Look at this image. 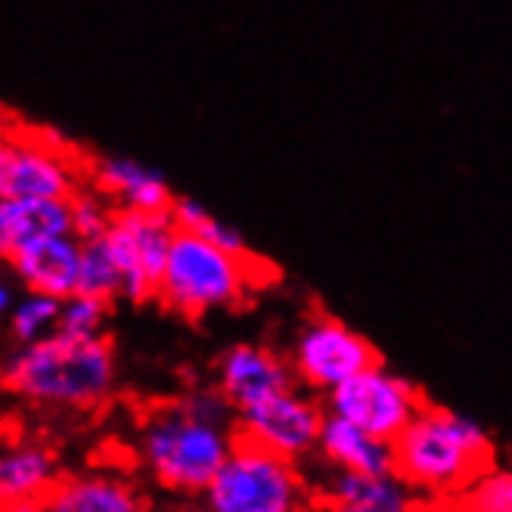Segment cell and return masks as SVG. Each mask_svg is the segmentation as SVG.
<instances>
[{"label": "cell", "instance_id": "1", "mask_svg": "<svg viewBox=\"0 0 512 512\" xmlns=\"http://www.w3.org/2000/svg\"><path fill=\"white\" fill-rule=\"evenodd\" d=\"M233 444V410L208 385L149 407L137 423L134 457L168 497L199 500Z\"/></svg>", "mask_w": 512, "mask_h": 512}, {"label": "cell", "instance_id": "2", "mask_svg": "<svg viewBox=\"0 0 512 512\" xmlns=\"http://www.w3.org/2000/svg\"><path fill=\"white\" fill-rule=\"evenodd\" d=\"M0 385L38 410L94 413L118 388V360L109 336L50 333L16 345L0 367Z\"/></svg>", "mask_w": 512, "mask_h": 512}, {"label": "cell", "instance_id": "3", "mask_svg": "<svg viewBox=\"0 0 512 512\" xmlns=\"http://www.w3.org/2000/svg\"><path fill=\"white\" fill-rule=\"evenodd\" d=\"M497 463L491 435L475 419L423 404L391 441V475L413 494L419 509L457 503L469 481Z\"/></svg>", "mask_w": 512, "mask_h": 512}, {"label": "cell", "instance_id": "4", "mask_svg": "<svg viewBox=\"0 0 512 512\" xmlns=\"http://www.w3.org/2000/svg\"><path fill=\"white\" fill-rule=\"evenodd\" d=\"M270 280L274 267L255 252H227L193 230L174 227L153 301L184 320H202L246 305Z\"/></svg>", "mask_w": 512, "mask_h": 512}, {"label": "cell", "instance_id": "5", "mask_svg": "<svg viewBox=\"0 0 512 512\" xmlns=\"http://www.w3.org/2000/svg\"><path fill=\"white\" fill-rule=\"evenodd\" d=\"M199 503L208 512H311L314 500L298 463L236 438Z\"/></svg>", "mask_w": 512, "mask_h": 512}, {"label": "cell", "instance_id": "6", "mask_svg": "<svg viewBox=\"0 0 512 512\" xmlns=\"http://www.w3.org/2000/svg\"><path fill=\"white\" fill-rule=\"evenodd\" d=\"M84 171L87 159L59 134L0 122V199H69Z\"/></svg>", "mask_w": 512, "mask_h": 512}, {"label": "cell", "instance_id": "7", "mask_svg": "<svg viewBox=\"0 0 512 512\" xmlns=\"http://www.w3.org/2000/svg\"><path fill=\"white\" fill-rule=\"evenodd\" d=\"M376 360V345L329 311H314L301 320L286 351L292 379L311 395H326Z\"/></svg>", "mask_w": 512, "mask_h": 512}, {"label": "cell", "instance_id": "8", "mask_svg": "<svg viewBox=\"0 0 512 512\" xmlns=\"http://www.w3.org/2000/svg\"><path fill=\"white\" fill-rule=\"evenodd\" d=\"M323 410L339 419H348L351 426L370 432L379 441H395L404 426L416 416V410L426 404L423 391H419L407 376L388 370L382 360L364 367L326 391Z\"/></svg>", "mask_w": 512, "mask_h": 512}, {"label": "cell", "instance_id": "9", "mask_svg": "<svg viewBox=\"0 0 512 512\" xmlns=\"http://www.w3.org/2000/svg\"><path fill=\"white\" fill-rule=\"evenodd\" d=\"M323 416L326 410L317 401V395H311L308 388L295 382L243 410H236L233 432L239 441H249L283 460L301 463L314 457Z\"/></svg>", "mask_w": 512, "mask_h": 512}, {"label": "cell", "instance_id": "10", "mask_svg": "<svg viewBox=\"0 0 512 512\" xmlns=\"http://www.w3.org/2000/svg\"><path fill=\"white\" fill-rule=\"evenodd\" d=\"M174 236L171 215H149V212H112L106 230L97 243L112 258L118 277H122V298L153 301L162 264L168 255V243Z\"/></svg>", "mask_w": 512, "mask_h": 512}, {"label": "cell", "instance_id": "11", "mask_svg": "<svg viewBox=\"0 0 512 512\" xmlns=\"http://www.w3.org/2000/svg\"><path fill=\"white\" fill-rule=\"evenodd\" d=\"M44 512H149L137 481L112 466H87L63 472L44 494Z\"/></svg>", "mask_w": 512, "mask_h": 512}, {"label": "cell", "instance_id": "12", "mask_svg": "<svg viewBox=\"0 0 512 512\" xmlns=\"http://www.w3.org/2000/svg\"><path fill=\"white\" fill-rule=\"evenodd\" d=\"M84 184L103 193L115 212H149L168 215L174 190L159 168H149L131 156H103L87 159Z\"/></svg>", "mask_w": 512, "mask_h": 512}, {"label": "cell", "instance_id": "13", "mask_svg": "<svg viewBox=\"0 0 512 512\" xmlns=\"http://www.w3.org/2000/svg\"><path fill=\"white\" fill-rule=\"evenodd\" d=\"M286 385H295L286 354L267 345L239 342L227 348L215 364V388L233 413Z\"/></svg>", "mask_w": 512, "mask_h": 512}, {"label": "cell", "instance_id": "14", "mask_svg": "<svg viewBox=\"0 0 512 512\" xmlns=\"http://www.w3.org/2000/svg\"><path fill=\"white\" fill-rule=\"evenodd\" d=\"M81 249L84 239L75 233H56L44 236L38 243L16 252L7 264L13 277L28 292H44L50 298H69L78 289V270H81Z\"/></svg>", "mask_w": 512, "mask_h": 512}, {"label": "cell", "instance_id": "15", "mask_svg": "<svg viewBox=\"0 0 512 512\" xmlns=\"http://www.w3.org/2000/svg\"><path fill=\"white\" fill-rule=\"evenodd\" d=\"M311 512H419L413 494L395 475H354L329 469Z\"/></svg>", "mask_w": 512, "mask_h": 512}, {"label": "cell", "instance_id": "16", "mask_svg": "<svg viewBox=\"0 0 512 512\" xmlns=\"http://www.w3.org/2000/svg\"><path fill=\"white\" fill-rule=\"evenodd\" d=\"M63 475L56 447L41 438H16L0 447V503L44 500Z\"/></svg>", "mask_w": 512, "mask_h": 512}, {"label": "cell", "instance_id": "17", "mask_svg": "<svg viewBox=\"0 0 512 512\" xmlns=\"http://www.w3.org/2000/svg\"><path fill=\"white\" fill-rule=\"evenodd\" d=\"M314 454L326 469L354 472V475H388L391 472V444L373 438L370 432L351 426L348 419L333 413L323 416Z\"/></svg>", "mask_w": 512, "mask_h": 512}, {"label": "cell", "instance_id": "18", "mask_svg": "<svg viewBox=\"0 0 512 512\" xmlns=\"http://www.w3.org/2000/svg\"><path fill=\"white\" fill-rule=\"evenodd\" d=\"M69 199H0V261L44 236L72 233Z\"/></svg>", "mask_w": 512, "mask_h": 512}, {"label": "cell", "instance_id": "19", "mask_svg": "<svg viewBox=\"0 0 512 512\" xmlns=\"http://www.w3.org/2000/svg\"><path fill=\"white\" fill-rule=\"evenodd\" d=\"M7 326L16 345L47 339L59 326V298L25 289L22 295L13 298V305L7 311Z\"/></svg>", "mask_w": 512, "mask_h": 512}, {"label": "cell", "instance_id": "20", "mask_svg": "<svg viewBox=\"0 0 512 512\" xmlns=\"http://www.w3.org/2000/svg\"><path fill=\"white\" fill-rule=\"evenodd\" d=\"M81 295L100 298L106 305L122 298V277L112 264V258L106 255V249L97 243V239H87L81 249V270H78V289Z\"/></svg>", "mask_w": 512, "mask_h": 512}, {"label": "cell", "instance_id": "21", "mask_svg": "<svg viewBox=\"0 0 512 512\" xmlns=\"http://www.w3.org/2000/svg\"><path fill=\"white\" fill-rule=\"evenodd\" d=\"M457 506L469 512H512V475L509 469L491 463L488 469H481L466 491L457 497Z\"/></svg>", "mask_w": 512, "mask_h": 512}, {"label": "cell", "instance_id": "22", "mask_svg": "<svg viewBox=\"0 0 512 512\" xmlns=\"http://www.w3.org/2000/svg\"><path fill=\"white\" fill-rule=\"evenodd\" d=\"M109 308L106 301L90 298V295H69L59 301V333H72V336H106V323H109Z\"/></svg>", "mask_w": 512, "mask_h": 512}, {"label": "cell", "instance_id": "23", "mask_svg": "<svg viewBox=\"0 0 512 512\" xmlns=\"http://www.w3.org/2000/svg\"><path fill=\"white\" fill-rule=\"evenodd\" d=\"M72 233L78 236V239H97L103 230H106V224H109V218H112V202L103 196V193H97L94 187H81V190H75L72 193Z\"/></svg>", "mask_w": 512, "mask_h": 512}, {"label": "cell", "instance_id": "24", "mask_svg": "<svg viewBox=\"0 0 512 512\" xmlns=\"http://www.w3.org/2000/svg\"><path fill=\"white\" fill-rule=\"evenodd\" d=\"M149 512H208L199 500H184V497H171L165 503L149 506Z\"/></svg>", "mask_w": 512, "mask_h": 512}, {"label": "cell", "instance_id": "25", "mask_svg": "<svg viewBox=\"0 0 512 512\" xmlns=\"http://www.w3.org/2000/svg\"><path fill=\"white\" fill-rule=\"evenodd\" d=\"M13 298H16L13 283H10L7 277H0V323L7 320V311H10V305H13Z\"/></svg>", "mask_w": 512, "mask_h": 512}, {"label": "cell", "instance_id": "26", "mask_svg": "<svg viewBox=\"0 0 512 512\" xmlns=\"http://www.w3.org/2000/svg\"><path fill=\"white\" fill-rule=\"evenodd\" d=\"M0 512H44L41 500H13V503H0Z\"/></svg>", "mask_w": 512, "mask_h": 512}, {"label": "cell", "instance_id": "27", "mask_svg": "<svg viewBox=\"0 0 512 512\" xmlns=\"http://www.w3.org/2000/svg\"><path fill=\"white\" fill-rule=\"evenodd\" d=\"M419 512H469V509H463V506H457V503H450V506H438V509H419Z\"/></svg>", "mask_w": 512, "mask_h": 512}]
</instances>
